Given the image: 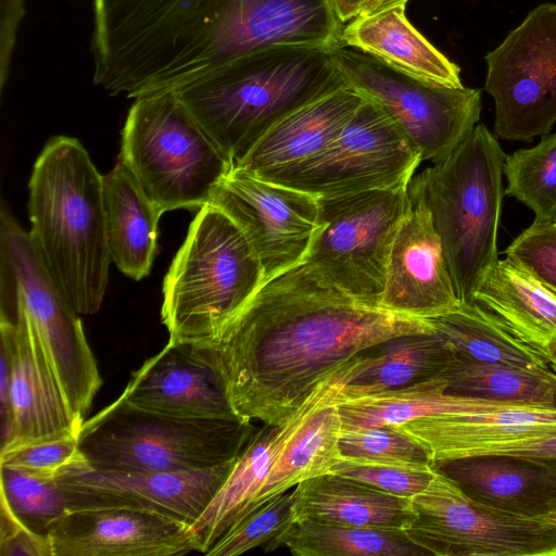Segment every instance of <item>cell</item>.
Instances as JSON below:
<instances>
[{"label": "cell", "mask_w": 556, "mask_h": 556, "mask_svg": "<svg viewBox=\"0 0 556 556\" xmlns=\"http://www.w3.org/2000/svg\"><path fill=\"white\" fill-rule=\"evenodd\" d=\"M437 469L430 465L394 464L342 456L337 473L391 494L413 498L431 482Z\"/></svg>", "instance_id": "8d00e7d4"}, {"label": "cell", "mask_w": 556, "mask_h": 556, "mask_svg": "<svg viewBox=\"0 0 556 556\" xmlns=\"http://www.w3.org/2000/svg\"><path fill=\"white\" fill-rule=\"evenodd\" d=\"M0 216L1 307L18 308L27 316L71 410L84 421L102 378L81 320L30 232L16 222L5 203Z\"/></svg>", "instance_id": "9c48e42d"}, {"label": "cell", "mask_w": 556, "mask_h": 556, "mask_svg": "<svg viewBox=\"0 0 556 556\" xmlns=\"http://www.w3.org/2000/svg\"><path fill=\"white\" fill-rule=\"evenodd\" d=\"M321 383L285 421L278 425H264L255 431L220 489L190 527L197 552L206 554L243 515L260 492L274 456L292 428L314 403Z\"/></svg>", "instance_id": "484cf974"}, {"label": "cell", "mask_w": 556, "mask_h": 556, "mask_svg": "<svg viewBox=\"0 0 556 556\" xmlns=\"http://www.w3.org/2000/svg\"><path fill=\"white\" fill-rule=\"evenodd\" d=\"M456 355L437 330L392 338L357 357L339 396L378 393L432 379L443 375Z\"/></svg>", "instance_id": "f1b7e54d"}, {"label": "cell", "mask_w": 556, "mask_h": 556, "mask_svg": "<svg viewBox=\"0 0 556 556\" xmlns=\"http://www.w3.org/2000/svg\"><path fill=\"white\" fill-rule=\"evenodd\" d=\"M93 84L136 99L175 91L250 51L333 47L329 0H91Z\"/></svg>", "instance_id": "7a4b0ae2"}, {"label": "cell", "mask_w": 556, "mask_h": 556, "mask_svg": "<svg viewBox=\"0 0 556 556\" xmlns=\"http://www.w3.org/2000/svg\"><path fill=\"white\" fill-rule=\"evenodd\" d=\"M294 522L293 494L287 491L233 523L208 549V556H237L269 543Z\"/></svg>", "instance_id": "d590c367"}, {"label": "cell", "mask_w": 556, "mask_h": 556, "mask_svg": "<svg viewBox=\"0 0 556 556\" xmlns=\"http://www.w3.org/2000/svg\"><path fill=\"white\" fill-rule=\"evenodd\" d=\"M47 534L53 556H174L195 551L190 526L124 507L68 509Z\"/></svg>", "instance_id": "ac0fdd59"}, {"label": "cell", "mask_w": 556, "mask_h": 556, "mask_svg": "<svg viewBox=\"0 0 556 556\" xmlns=\"http://www.w3.org/2000/svg\"><path fill=\"white\" fill-rule=\"evenodd\" d=\"M285 546L294 556H422L428 555L399 530L337 525L315 520L293 522L266 547Z\"/></svg>", "instance_id": "1f68e13d"}, {"label": "cell", "mask_w": 556, "mask_h": 556, "mask_svg": "<svg viewBox=\"0 0 556 556\" xmlns=\"http://www.w3.org/2000/svg\"><path fill=\"white\" fill-rule=\"evenodd\" d=\"M446 392L517 402L556 412V371L455 359L444 371Z\"/></svg>", "instance_id": "d6a6232c"}, {"label": "cell", "mask_w": 556, "mask_h": 556, "mask_svg": "<svg viewBox=\"0 0 556 556\" xmlns=\"http://www.w3.org/2000/svg\"><path fill=\"white\" fill-rule=\"evenodd\" d=\"M1 467V494L16 516L31 530L47 533L48 527L68 510L55 478Z\"/></svg>", "instance_id": "e575fe53"}, {"label": "cell", "mask_w": 556, "mask_h": 556, "mask_svg": "<svg viewBox=\"0 0 556 556\" xmlns=\"http://www.w3.org/2000/svg\"><path fill=\"white\" fill-rule=\"evenodd\" d=\"M470 498L516 515L556 516V475L521 457L481 455L434 466Z\"/></svg>", "instance_id": "603a6c76"}, {"label": "cell", "mask_w": 556, "mask_h": 556, "mask_svg": "<svg viewBox=\"0 0 556 556\" xmlns=\"http://www.w3.org/2000/svg\"><path fill=\"white\" fill-rule=\"evenodd\" d=\"M26 15L25 0H0V89L10 76L17 33Z\"/></svg>", "instance_id": "7bdbcfd3"}, {"label": "cell", "mask_w": 556, "mask_h": 556, "mask_svg": "<svg viewBox=\"0 0 556 556\" xmlns=\"http://www.w3.org/2000/svg\"><path fill=\"white\" fill-rule=\"evenodd\" d=\"M429 319L459 357L488 364L554 370L545 350L517 337L476 302L462 303L456 309Z\"/></svg>", "instance_id": "4dcf8cb0"}, {"label": "cell", "mask_w": 556, "mask_h": 556, "mask_svg": "<svg viewBox=\"0 0 556 556\" xmlns=\"http://www.w3.org/2000/svg\"><path fill=\"white\" fill-rule=\"evenodd\" d=\"M341 45L369 54L418 78L463 87L460 68L434 48L407 20L405 5H393L346 23Z\"/></svg>", "instance_id": "4316f807"}, {"label": "cell", "mask_w": 556, "mask_h": 556, "mask_svg": "<svg viewBox=\"0 0 556 556\" xmlns=\"http://www.w3.org/2000/svg\"><path fill=\"white\" fill-rule=\"evenodd\" d=\"M342 456L394 464H430L427 453L392 426L342 430Z\"/></svg>", "instance_id": "f35d334b"}, {"label": "cell", "mask_w": 556, "mask_h": 556, "mask_svg": "<svg viewBox=\"0 0 556 556\" xmlns=\"http://www.w3.org/2000/svg\"><path fill=\"white\" fill-rule=\"evenodd\" d=\"M264 285L261 262L241 228L202 206L163 280L162 323L169 341H211Z\"/></svg>", "instance_id": "8992f818"}, {"label": "cell", "mask_w": 556, "mask_h": 556, "mask_svg": "<svg viewBox=\"0 0 556 556\" xmlns=\"http://www.w3.org/2000/svg\"><path fill=\"white\" fill-rule=\"evenodd\" d=\"M407 1H408V0H386V1L382 3V5H381V8H380V10H379V11L384 10V9H388V8L393 7V5H406V2H407ZM379 11H378V12H379Z\"/></svg>", "instance_id": "7dc6e473"}, {"label": "cell", "mask_w": 556, "mask_h": 556, "mask_svg": "<svg viewBox=\"0 0 556 556\" xmlns=\"http://www.w3.org/2000/svg\"><path fill=\"white\" fill-rule=\"evenodd\" d=\"M339 22L344 26L355 18L366 0H329Z\"/></svg>", "instance_id": "ee69618b"}, {"label": "cell", "mask_w": 556, "mask_h": 556, "mask_svg": "<svg viewBox=\"0 0 556 556\" xmlns=\"http://www.w3.org/2000/svg\"><path fill=\"white\" fill-rule=\"evenodd\" d=\"M30 235L78 314L97 313L112 262L105 229L103 176L76 138H51L28 182Z\"/></svg>", "instance_id": "277c9868"}, {"label": "cell", "mask_w": 556, "mask_h": 556, "mask_svg": "<svg viewBox=\"0 0 556 556\" xmlns=\"http://www.w3.org/2000/svg\"><path fill=\"white\" fill-rule=\"evenodd\" d=\"M434 330L429 318L364 304L299 264L266 281L200 345L236 415L278 425L342 365L392 338Z\"/></svg>", "instance_id": "6da1fadb"}, {"label": "cell", "mask_w": 556, "mask_h": 556, "mask_svg": "<svg viewBox=\"0 0 556 556\" xmlns=\"http://www.w3.org/2000/svg\"><path fill=\"white\" fill-rule=\"evenodd\" d=\"M119 399L162 415L240 419L220 371L200 344L168 341L132 372Z\"/></svg>", "instance_id": "d6986e66"}, {"label": "cell", "mask_w": 556, "mask_h": 556, "mask_svg": "<svg viewBox=\"0 0 556 556\" xmlns=\"http://www.w3.org/2000/svg\"><path fill=\"white\" fill-rule=\"evenodd\" d=\"M415 519L404 530L428 555L556 556V516H523L467 496L438 469L412 498Z\"/></svg>", "instance_id": "7c38bea8"}, {"label": "cell", "mask_w": 556, "mask_h": 556, "mask_svg": "<svg viewBox=\"0 0 556 556\" xmlns=\"http://www.w3.org/2000/svg\"><path fill=\"white\" fill-rule=\"evenodd\" d=\"M0 334L10 358L13 419L12 440L1 450L79 434L84 421L71 410L27 316L18 308L1 307Z\"/></svg>", "instance_id": "e0dca14e"}, {"label": "cell", "mask_w": 556, "mask_h": 556, "mask_svg": "<svg viewBox=\"0 0 556 556\" xmlns=\"http://www.w3.org/2000/svg\"><path fill=\"white\" fill-rule=\"evenodd\" d=\"M364 99L345 85L299 108L274 125L235 167L264 177L316 156L339 136Z\"/></svg>", "instance_id": "7402d4cb"}, {"label": "cell", "mask_w": 556, "mask_h": 556, "mask_svg": "<svg viewBox=\"0 0 556 556\" xmlns=\"http://www.w3.org/2000/svg\"><path fill=\"white\" fill-rule=\"evenodd\" d=\"M331 52L346 84L388 113L422 161L445 160L479 122L480 89L431 83L342 45Z\"/></svg>", "instance_id": "8fae6325"}, {"label": "cell", "mask_w": 556, "mask_h": 556, "mask_svg": "<svg viewBox=\"0 0 556 556\" xmlns=\"http://www.w3.org/2000/svg\"><path fill=\"white\" fill-rule=\"evenodd\" d=\"M356 358L342 365L324 380L314 403L274 456L260 492L239 520L299 483L332 473L342 458V422L337 395L349 378Z\"/></svg>", "instance_id": "44dd1931"}, {"label": "cell", "mask_w": 556, "mask_h": 556, "mask_svg": "<svg viewBox=\"0 0 556 556\" xmlns=\"http://www.w3.org/2000/svg\"><path fill=\"white\" fill-rule=\"evenodd\" d=\"M293 519L404 531L415 519L412 498L326 473L294 486Z\"/></svg>", "instance_id": "cb8c5ba5"}, {"label": "cell", "mask_w": 556, "mask_h": 556, "mask_svg": "<svg viewBox=\"0 0 556 556\" xmlns=\"http://www.w3.org/2000/svg\"><path fill=\"white\" fill-rule=\"evenodd\" d=\"M505 155L495 136L477 125L450 156L408 184L412 203L422 204L431 215L462 303L473 302L498 261Z\"/></svg>", "instance_id": "5b68a950"}, {"label": "cell", "mask_w": 556, "mask_h": 556, "mask_svg": "<svg viewBox=\"0 0 556 556\" xmlns=\"http://www.w3.org/2000/svg\"><path fill=\"white\" fill-rule=\"evenodd\" d=\"M237 458L205 469L175 472L99 470L85 466L59 476L56 483L68 509L132 508L191 527L220 489Z\"/></svg>", "instance_id": "2e32d148"}, {"label": "cell", "mask_w": 556, "mask_h": 556, "mask_svg": "<svg viewBox=\"0 0 556 556\" xmlns=\"http://www.w3.org/2000/svg\"><path fill=\"white\" fill-rule=\"evenodd\" d=\"M505 193L534 213V222L556 220V132L534 147L505 155Z\"/></svg>", "instance_id": "836d02e7"}, {"label": "cell", "mask_w": 556, "mask_h": 556, "mask_svg": "<svg viewBox=\"0 0 556 556\" xmlns=\"http://www.w3.org/2000/svg\"><path fill=\"white\" fill-rule=\"evenodd\" d=\"M484 59L495 136L532 141L547 135L556 123V4L533 9Z\"/></svg>", "instance_id": "5bb4252c"}, {"label": "cell", "mask_w": 556, "mask_h": 556, "mask_svg": "<svg viewBox=\"0 0 556 556\" xmlns=\"http://www.w3.org/2000/svg\"><path fill=\"white\" fill-rule=\"evenodd\" d=\"M520 339L546 351L556 340V294L513 260H498L473 294Z\"/></svg>", "instance_id": "f546056e"}, {"label": "cell", "mask_w": 556, "mask_h": 556, "mask_svg": "<svg viewBox=\"0 0 556 556\" xmlns=\"http://www.w3.org/2000/svg\"><path fill=\"white\" fill-rule=\"evenodd\" d=\"M0 466L56 479L88 463L79 448L78 434H65L1 450Z\"/></svg>", "instance_id": "74e56055"}, {"label": "cell", "mask_w": 556, "mask_h": 556, "mask_svg": "<svg viewBox=\"0 0 556 556\" xmlns=\"http://www.w3.org/2000/svg\"><path fill=\"white\" fill-rule=\"evenodd\" d=\"M118 157L162 214L208 204L235 167L175 91L134 99Z\"/></svg>", "instance_id": "ba28073f"}, {"label": "cell", "mask_w": 556, "mask_h": 556, "mask_svg": "<svg viewBox=\"0 0 556 556\" xmlns=\"http://www.w3.org/2000/svg\"><path fill=\"white\" fill-rule=\"evenodd\" d=\"M505 254L556 294V220L534 222L508 245Z\"/></svg>", "instance_id": "ab89813d"}, {"label": "cell", "mask_w": 556, "mask_h": 556, "mask_svg": "<svg viewBox=\"0 0 556 556\" xmlns=\"http://www.w3.org/2000/svg\"><path fill=\"white\" fill-rule=\"evenodd\" d=\"M208 204L244 232L261 262L264 283L303 262L320 226L318 198L239 167L222 180Z\"/></svg>", "instance_id": "9a60e30c"}, {"label": "cell", "mask_w": 556, "mask_h": 556, "mask_svg": "<svg viewBox=\"0 0 556 556\" xmlns=\"http://www.w3.org/2000/svg\"><path fill=\"white\" fill-rule=\"evenodd\" d=\"M421 162L419 152L388 113L365 98L319 154L260 178L316 198L338 197L409 182Z\"/></svg>", "instance_id": "4fadbf2b"}, {"label": "cell", "mask_w": 556, "mask_h": 556, "mask_svg": "<svg viewBox=\"0 0 556 556\" xmlns=\"http://www.w3.org/2000/svg\"><path fill=\"white\" fill-rule=\"evenodd\" d=\"M331 48L303 43L266 46L175 92L236 166L283 117L348 85Z\"/></svg>", "instance_id": "3957f363"}, {"label": "cell", "mask_w": 556, "mask_h": 556, "mask_svg": "<svg viewBox=\"0 0 556 556\" xmlns=\"http://www.w3.org/2000/svg\"><path fill=\"white\" fill-rule=\"evenodd\" d=\"M384 1L386 0H366L362 5L358 15H370L378 12Z\"/></svg>", "instance_id": "f6af8a7d"}, {"label": "cell", "mask_w": 556, "mask_h": 556, "mask_svg": "<svg viewBox=\"0 0 556 556\" xmlns=\"http://www.w3.org/2000/svg\"><path fill=\"white\" fill-rule=\"evenodd\" d=\"M256 430L243 419L162 415L118 397L83 422L78 443L94 469L191 471L237 458Z\"/></svg>", "instance_id": "52a82bcc"}, {"label": "cell", "mask_w": 556, "mask_h": 556, "mask_svg": "<svg viewBox=\"0 0 556 556\" xmlns=\"http://www.w3.org/2000/svg\"><path fill=\"white\" fill-rule=\"evenodd\" d=\"M546 352H547V355H548V359H549L554 370L556 371V340L551 342L547 345Z\"/></svg>", "instance_id": "bcb514c9"}, {"label": "cell", "mask_w": 556, "mask_h": 556, "mask_svg": "<svg viewBox=\"0 0 556 556\" xmlns=\"http://www.w3.org/2000/svg\"><path fill=\"white\" fill-rule=\"evenodd\" d=\"M103 203L111 260L123 274L140 280L149 275L157 252L162 212L119 157L103 176Z\"/></svg>", "instance_id": "83f0119b"}, {"label": "cell", "mask_w": 556, "mask_h": 556, "mask_svg": "<svg viewBox=\"0 0 556 556\" xmlns=\"http://www.w3.org/2000/svg\"><path fill=\"white\" fill-rule=\"evenodd\" d=\"M408 184L318 198L320 226L303 267L356 301L382 307L391 245L413 206Z\"/></svg>", "instance_id": "30bf717a"}, {"label": "cell", "mask_w": 556, "mask_h": 556, "mask_svg": "<svg viewBox=\"0 0 556 556\" xmlns=\"http://www.w3.org/2000/svg\"><path fill=\"white\" fill-rule=\"evenodd\" d=\"M393 239L381 306L420 318L456 309L459 301L428 210L412 203Z\"/></svg>", "instance_id": "ffe728a7"}, {"label": "cell", "mask_w": 556, "mask_h": 556, "mask_svg": "<svg viewBox=\"0 0 556 556\" xmlns=\"http://www.w3.org/2000/svg\"><path fill=\"white\" fill-rule=\"evenodd\" d=\"M481 455L526 458L556 475V429L517 439L475 444L456 452L448 460Z\"/></svg>", "instance_id": "60d3db41"}, {"label": "cell", "mask_w": 556, "mask_h": 556, "mask_svg": "<svg viewBox=\"0 0 556 556\" xmlns=\"http://www.w3.org/2000/svg\"><path fill=\"white\" fill-rule=\"evenodd\" d=\"M0 555L53 556L48 534L27 527L13 511L3 494L0 495Z\"/></svg>", "instance_id": "b9f144b4"}, {"label": "cell", "mask_w": 556, "mask_h": 556, "mask_svg": "<svg viewBox=\"0 0 556 556\" xmlns=\"http://www.w3.org/2000/svg\"><path fill=\"white\" fill-rule=\"evenodd\" d=\"M342 430L400 426L410 420L448 414L545 410L541 407L446 392L443 375L410 386L359 396L337 395Z\"/></svg>", "instance_id": "d4e9b609"}]
</instances>
